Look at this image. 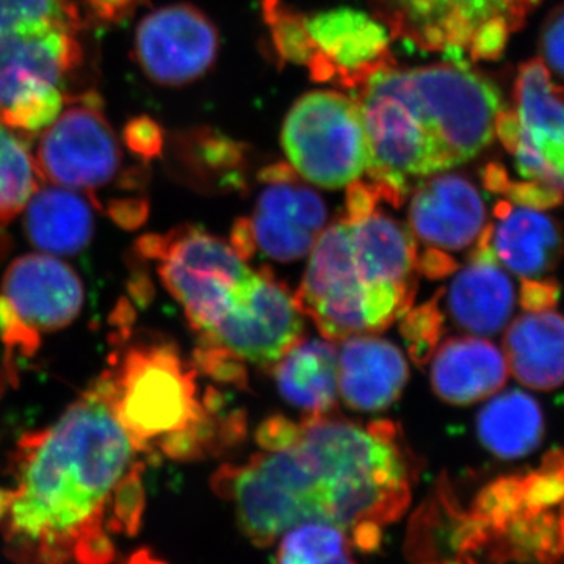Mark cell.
Wrapping results in <instances>:
<instances>
[{
    "mask_svg": "<svg viewBox=\"0 0 564 564\" xmlns=\"http://www.w3.org/2000/svg\"><path fill=\"white\" fill-rule=\"evenodd\" d=\"M140 451L104 375L47 429L25 434L0 488V536L22 563H110L111 534L139 530Z\"/></svg>",
    "mask_w": 564,
    "mask_h": 564,
    "instance_id": "1",
    "label": "cell"
},
{
    "mask_svg": "<svg viewBox=\"0 0 564 564\" xmlns=\"http://www.w3.org/2000/svg\"><path fill=\"white\" fill-rule=\"evenodd\" d=\"M369 141L367 174L400 206L408 181L447 172L488 147L503 110L499 88L467 61L378 70L358 90Z\"/></svg>",
    "mask_w": 564,
    "mask_h": 564,
    "instance_id": "2",
    "label": "cell"
},
{
    "mask_svg": "<svg viewBox=\"0 0 564 564\" xmlns=\"http://www.w3.org/2000/svg\"><path fill=\"white\" fill-rule=\"evenodd\" d=\"M314 473L317 522L347 533L361 525L391 524L411 499V464L392 423L369 426L306 415L295 443Z\"/></svg>",
    "mask_w": 564,
    "mask_h": 564,
    "instance_id": "3",
    "label": "cell"
},
{
    "mask_svg": "<svg viewBox=\"0 0 564 564\" xmlns=\"http://www.w3.org/2000/svg\"><path fill=\"white\" fill-rule=\"evenodd\" d=\"M115 413L140 454L204 456L217 391L198 399L196 369L163 343L132 345L102 373Z\"/></svg>",
    "mask_w": 564,
    "mask_h": 564,
    "instance_id": "4",
    "label": "cell"
},
{
    "mask_svg": "<svg viewBox=\"0 0 564 564\" xmlns=\"http://www.w3.org/2000/svg\"><path fill=\"white\" fill-rule=\"evenodd\" d=\"M80 21H46L0 31V122L41 133L62 113L66 77L82 62Z\"/></svg>",
    "mask_w": 564,
    "mask_h": 564,
    "instance_id": "5",
    "label": "cell"
},
{
    "mask_svg": "<svg viewBox=\"0 0 564 564\" xmlns=\"http://www.w3.org/2000/svg\"><path fill=\"white\" fill-rule=\"evenodd\" d=\"M393 39L454 61H496L541 0H370Z\"/></svg>",
    "mask_w": 564,
    "mask_h": 564,
    "instance_id": "6",
    "label": "cell"
},
{
    "mask_svg": "<svg viewBox=\"0 0 564 564\" xmlns=\"http://www.w3.org/2000/svg\"><path fill=\"white\" fill-rule=\"evenodd\" d=\"M139 250L158 263L163 285L181 304L196 336L210 332L228 314L254 272L231 243L193 226L143 237Z\"/></svg>",
    "mask_w": 564,
    "mask_h": 564,
    "instance_id": "7",
    "label": "cell"
},
{
    "mask_svg": "<svg viewBox=\"0 0 564 564\" xmlns=\"http://www.w3.org/2000/svg\"><path fill=\"white\" fill-rule=\"evenodd\" d=\"M303 326L292 293L269 270L252 272L228 314L198 336L196 369L215 377L240 364L272 367L302 339Z\"/></svg>",
    "mask_w": 564,
    "mask_h": 564,
    "instance_id": "8",
    "label": "cell"
},
{
    "mask_svg": "<svg viewBox=\"0 0 564 564\" xmlns=\"http://www.w3.org/2000/svg\"><path fill=\"white\" fill-rule=\"evenodd\" d=\"M281 141L292 169L318 187H350L369 166L361 107L343 93L304 95L289 111Z\"/></svg>",
    "mask_w": 564,
    "mask_h": 564,
    "instance_id": "9",
    "label": "cell"
},
{
    "mask_svg": "<svg viewBox=\"0 0 564 564\" xmlns=\"http://www.w3.org/2000/svg\"><path fill=\"white\" fill-rule=\"evenodd\" d=\"M85 302L79 274L57 256L18 258L0 285V339L7 350L31 355L43 334L76 321Z\"/></svg>",
    "mask_w": 564,
    "mask_h": 564,
    "instance_id": "10",
    "label": "cell"
},
{
    "mask_svg": "<svg viewBox=\"0 0 564 564\" xmlns=\"http://www.w3.org/2000/svg\"><path fill=\"white\" fill-rule=\"evenodd\" d=\"M496 133L513 154L522 180L564 195V88L554 84L543 61L519 68L514 110L500 111Z\"/></svg>",
    "mask_w": 564,
    "mask_h": 564,
    "instance_id": "11",
    "label": "cell"
},
{
    "mask_svg": "<svg viewBox=\"0 0 564 564\" xmlns=\"http://www.w3.org/2000/svg\"><path fill=\"white\" fill-rule=\"evenodd\" d=\"M344 220L356 274L366 291L369 333L383 332L413 306L421 273L417 243L411 231L377 207L362 217Z\"/></svg>",
    "mask_w": 564,
    "mask_h": 564,
    "instance_id": "12",
    "label": "cell"
},
{
    "mask_svg": "<svg viewBox=\"0 0 564 564\" xmlns=\"http://www.w3.org/2000/svg\"><path fill=\"white\" fill-rule=\"evenodd\" d=\"M33 158L41 180L70 191L93 193L113 182L122 165L121 148L98 96L69 99L41 132Z\"/></svg>",
    "mask_w": 564,
    "mask_h": 564,
    "instance_id": "13",
    "label": "cell"
},
{
    "mask_svg": "<svg viewBox=\"0 0 564 564\" xmlns=\"http://www.w3.org/2000/svg\"><path fill=\"white\" fill-rule=\"evenodd\" d=\"M299 292L293 295L303 315H310L328 340L369 333L366 291L356 274L347 221L323 229L310 252Z\"/></svg>",
    "mask_w": 564,
    "mask_h": 564,
    "instance_id": "14",
    "label": "cell"
},
{
    "mask_svg": "<svg viewBox=\"0 0 564 564\" xmlns=\"http://www.w3.org/2000/svg\"><path fill=\"white\" fill-rule=\"evenodd\" d=\"M313 46L307 68L315 80L358 91L378 70L395 65L391 32L364 11L340 7L304 18Z\"/></svg>",
    "mask_w": 564,
    "mask_h": 564,
    "instance_id": "15",
    "label": "cell"
},
{
    "mask_svg": "<svg viewBox=\"0 0 564 564\" xmlns=\"http://www.w3.org/2000/svg\"><path fill=\"white\" fill-rule=\"evenodd\" d=\"M217 52V29L188 3L152 11L137 29V62L159 85L180 87L198 79L214 65Z\"/></svg>",
    "mask_w": 564,
    "mask_h": 564,
    "instance_id": "16",
    "label": "cell"
},
{
    "mask_svg": "<svg viewBox=\"0 0 564 564\" xmlns=\"http://www.w3.org/2000/svg\"><path fill=\"white\" fill-rule=\"evenodd\" d=\"M291 170L278 165L263 172L267 187L259 195L250 223L252 245L267 258L288 263L310 254L328 218L317 193L295 184Z\"/></svg>",
    "mask_w": 564,
    "mask_h": 564,
    "instance_id": "17",
    "label": "cell"
},
{
    "mask_svg": "<svg viewBox=\"0 0 564 564\" xmlns=\"http://www.w3.org/2000/svg\"><path fill=\"white\" fill-rule=\"evenodd\" d=\"M485 226L484 198L473 182L459 174H433L411 199V234L429 250H466L477 242Z\"/></svg>",
    "mask_w": 564,
    "mask_h": 564,
    "instance_id": "18",
    "label": "cell"
},
{
    "mask_svg": "<svg viewBox=\"0 0 564 564\" xmlns=\"http://www.w3.org/2000/svg\"><path fill=\"white\" fill-rule=\"evenodd\" d=\"M496 221L481 237L497 261L521 278H543L554 272L564 256L562 225L540 209L500 199Z\"/></svg>",
    "mask_w": 564,
    "mask_h": 564,
    "instance_id": "19",
    "label": "cell"
},
{
    "mask_svg": "<svg viewBox=\"0 0 564 564\" xmlns=\"http://www.w3.org/2000/svg\"><path fill=\"white\" fill-rule=\"evenodd\" d=\"M447 306L455 325L477 336H494L510 322L514 284L484 240L475 242L469 263L452 281Z\"/></svg>",
    "mask_w": 564,
    "mask_h": 564,
    "instance_id": "20",
    "label": "cell"
},
{
    "mask_svg": "<svg viewBox=\"0 0 564 564\" xmlns=\"http://www.w3.org/2000/svg\"><path fill=\"white\" fill-rule=\"evenodd\" d=\"M339 352V392L356 411H383L406 386L410 370L399 347L381 337L356 334Z\"/></svg>",
    "mask_w": 564,
    "mask_h": 564,
    "instance_id": "21",
    "label": "cell"
},
{
    "mask_svg": "<svg viewBox=\"0 0 564 564\" xmlns=\"http://www.w3.org/2000/svg\"><path fill=\"white\" fill-rule=\"evenodd\" d=\"M432 384L444 402L470 404L494 395L507 383L510 367L492 343L455 337L433 352Z\"/></svg>",
    "mask_w": 564,
    "mask_h": 564,
    "instance_id": "22",
    "label": "cell"
},
{
    "mask_svg": "<svg viewBox=\"0 0 564 564\" xmlns=\"http://www.w3.org/2000/svg\"><path fill=\"white\" fill-rule=\"evenodd\" d=\"M505 352L519 383L536 391L564 384V317L543 311L516 318L505 334Z\"/></svg>",
    "mask_w": 564,
    "mask_h": 564,
    "instance_id": "23",
    "label": "cell"
},
{
    "mask_svg": "<svg viewBox=\"0 0 564 564\" xmlns=\"http://www.w3.org/2000/svg\"><path fill=\"white\" fill-rule=\"evenodd\" d=\"M272 367L285 402L307 415L333 410L339 392V352L329 340L300 339Z\"/></svg>",
    "mask_w": 564,
    "mask_h": 564,
    "instance_id": "24",
    "label": "cell"
},
{
    "mask_svg": "<svg viewBox=\"0 0 564 564\" xmlns=\"http://www.w3.org/2000/svg\"><path fill=\"white\" fill-rule=\"evenodd\" d=\"M22 212L25 234L36 250L76 254L90 243L95 231L91 206L70 188L39 187Z\"/></svg>",
    "mask_w": 564,
    "mask_h": 564,
    "instance_id": "25",
    "label": "cell"
},
{
    "mask_svg": "<svg viewBox=\"0 0 564 564\" xmlns=\"http://www.w3.org/2000/svg\"><path fill=\"white\" fill-rule=\"evenodd\" d=\"M544 414L532 395L507 391L481 408L477 433L491 454L518 459L532 454L543 443Z\"/></svg>",
    "mask_w": 564,
    "mask_h": 564,
    "instance_id": "26",
    "label": "cell"
},
{
    "mask_svg": "<svg viewBox=\"0 0 564 564\" xmlns=\"http://www.w3.org/2000/svg\"><path fill=\"white\" fill-rule=\"evenodd\" d=\"M41 181L29 144L21 133L0 122V226L24 210Z\"/></svg>",
    "mask_w": 564,
    "mask_h": 564,
    "instance_id": "27",
    "label": "cell"
},
{
    "mask_svg": "<svg viewBox=\"0 0 564 564\" xmlns=\"http://www.w3.org/2000/svg\"><path fill=\"white\" fill-rule=\"evenodd\" d=\"M351 540L345 530L325 522H304L282 534L278 563H350Z\"/></svg>",
    "mask_w": 564,
    "mask_h": 564,
    "instance_id": "28",
    "label": "cell"
},
{
    "mask_svg": "<svg viewBox=\"0 0 564 564\" xmlns=\"http://www.w3.org/2000/svg\"><path fill=\"white\" fill-rule=\"evenodd\" d=\"M265 18L272 29L278 54L284 61L310 65L313 46L302 14L285 9L281 0H265Z\"/></svg>",
    "mask_w": 564,
    "mask_h": 564,
    "instance_id": "29",
    "label": "cell"
},
{
    "mask_svg": "<svg viewBox=\"0 0 564 564\" xmlns=\"http://www.w3.org/2000/svg\"><path fill=\"white\" fill-rule=\"evenodd\" d=\"M402 332L411 356L419 366L429 362L440 345L444 332V317L436 299L408 311L403 315Z\"/></svg>",
    "mask_w": 564,
    "mask_h": 564,
    "instance_id": "30",
    "label": "cell"
},
{
    "mask_svg": "<svg viewBox=\"0 0 564 564\" xmlns=\"http://www.w3.org/2000/svg\"><path fill=\"white\" fill-rule=\"evenodd\" d=\"M46 21H80L70 0H0V31Z\"/></svg>",
    "mask_w": 564,
    "mask_h": 564,
    "instance_id": "31",
    "label": "cell"
},
{
    "mask_svg": "<svg viewBox=\"0 0 564 564\" xmlns=\"http://www.w3.org/2000/svg\"><path fill=\"white\" fill-rule=\"evenodd\" d=\"M124 141L133 154L140 155L144 161H151L161 154L163 132L158 122L148 117H140L126 126Z\"/></svg>",
    "mask_w": 564,
    "mask_h": 564,
    "instance_id": "32",
    "label": "cell"
},
{
    "mask_svg": "<svg viewBox=\"0 0 564 564\" xmlns=\"http://www.w3.org/2000/svg\"><path fill=\"white\" fill-rule=\"evenodd\" d=\"M560 293L562 289L552 278H522L519 302L527 313H543L556 306Z\"/></svg>",
    "mask_w": 564,
    "mask_h": 564,
    "instance_id": "33",
    "label": "cell"
},
{
    "mask_svg": "<svg viewBox=\"0 0 564 564\" xmlns=\"http://www.w3.org/2000/svg\"><path fill=\"white\" fill-rule=\"evenodd\" d=\"M540 46L547 65L564 77V6L552 11L545 20Z\"/></svg>",
    "mask_w": 564,
    "mask_h": 564,
    "instance_id": "34",
    "label": "cell"
},
{
    "mask_svg": "<svg viewBox=\"0 0 564 564\" xmlns=\"http://www.w3.org/2000/svg\"><path fill=\"white\" fill-rule=\"evenodd\" d=\"M300 423L289 421L284 415L267 419L256 432V441L265 452L284 451L299 441Z\"/></svg>",
    "mask_w": 564,
    "mask_h": 564,
    "instance_id": "35",
    "label": "cell"
},
{
    "mask_svg": "<svg viewBox=\"0 0 564 564\" xmlns=\"http://www.w3.org/2000/svg\"><path fill=\"white\" fill-rule=\"evenodd\" d=\"M144 0H88V9L96 18L109 24L124 21Z\"/></svg>",
    "mask_w": 564,
    "mask_h": 564,
    "instance_id": "36",
    "label": "cell"
},
{
    "mask_svg": "<svg viewBox=\"0 0 564 564\" xmlns=\"http://www.w3.org/2000/svg\"><path fill=\"white\" fill-rule=\"evenodd\" d=\"M455 270V261L448 252L429 250L425 254L419 256V272L426 276L443 278Z\"/></svg>",
    "mask_w": 564,
    "mask_h": 564,
    "instance_id": "37",
    "label": "cell"
}]
</instances>
